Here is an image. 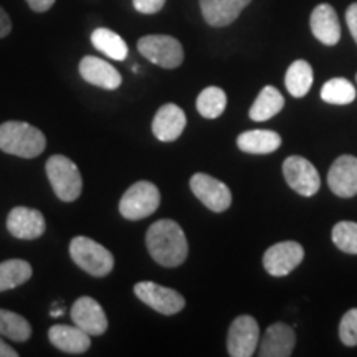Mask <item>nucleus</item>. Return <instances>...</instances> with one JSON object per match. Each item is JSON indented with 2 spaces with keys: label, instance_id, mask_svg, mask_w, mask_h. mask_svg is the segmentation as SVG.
Segmentation results:
<instances>
[{
  "label": "nucleus",
  "instance_id": "f257e3e1",
  "mask_svg": "<svg viewBox=\"0 0 357 357\" xmlns=\"http://www.w3.org/2000/svg\"><path fill=\"white\" fill-rule=\"evenodd\" d=\"M146 245L154 261L166 268L182 265L189 255L184 230L177 222L169 218L154 222L149 227L146 234Z\"/></svg>",
  "mask_w": 357,
  "mask_h": 357
},
{
  "label": "nucleus",
  "instance_id": "f03ea898",
  "mask_svg": "<svg viewBox=\"0 0 357 357\" xmlns=\"http://www.w3.org/2000/svg\"><path fill=\"white\" fill-rule=\"evenodd\" d=\"M47 147L45 134L32 124L22 121H7L0 124V151L19 155V158H37Z\"/></svg>",
  "mask_w": 357,
  "mask_h": 357
},
{
  "label": "nucleus",
  "instance_id": "7ed1b4c3",
  "mask_svg": "<svg viewBox=\"0 0 357 357\" xmlns=\"http://www.w3.org/2000/svg\"><path fill=\"white\" fill-rule=\"evenodd\" d=\"M70 255L83 271L98 278L109 275L114 268V258L109 250L88 236H75L71 240Z\"/></svg>",
  "mask_w": 357,
  "mask_h": 357
},
{
  "label": "nucleus",
  "instance_id": "20e7f679",
  "mask_svg": "<svg viewBox=\"0 0 357 357\" xmlns=\"http://www.w3.org/2000/svg\"><path fill=\"white\" fill-rule=\"evenodd\" d=\"M47 176L56 197L63 202H75L82 195V174L71 159L61 154L52 155L47 160Z\"/></svg>",
  "mask_w": 357,
  "mask_h": 357
},
{
  "label": "nucleus",
  "instance_id": "39448f33",
  "mask_svg": "<svg viewBox=\"0 0 357 357\" xmlns=\"http://www.w3.org/2000/svg\"><path fill=\"white\" fill-rule=\"evenodd\" d=\"M160 192L153 182L139 181L129 187L119 200V212L128 220H141L159 208Z\"/></svg>",
  "mask_w": 357,
  "mask_h": 357
},
{
  "label": "nucleus",
  "instance_id": "423d86ee",
  "mask_svg": "<svg viewBox=\"0 0 357 357\" xmlns=\"http://www.w3.org/2000/svg\"><path fill=\"white\" fill-rule=\"evenodd\" d=\"M137 50L146 60L160 68H177L184 61V48L181 42L169 35H146L137 42Z\"/></svg>",
  "mask_w": 357,
  "mask_h": 357
},
{
  "label": "nucleus",
  "instance_id": "0eeeda50",
  "mask_svg": "<svg viewBox=\"0 0 357 357\" xmlns=\"http://www.w3.org/2000/svg\"><path fill=\"white\" fill-rule=\"evenodd\" d=\"M134 294L139 300L153 307L154 311L160 312V314L172 316L181 312L185 307V300L181 293L172 288L160 287L153 281H141L134 287Z\"/></svg>",
  "mask_w": 357,
  "mask_h": 357
},
{
  "label": "nucleus",
  "instance_id": "6e6552de",
  "mask_svg": "<svg viewBox=\"0 0 357 357\" xmlns=\"http://www.w3.org/2000/svg\"><path fill=\"white\" fill-rule=\"evenodd\" d=\"M260 344V326L253 316L243 314L234 319L229 329L227 349L231 357H250Z\"/></svg>",
  "mask_w": 357,
  "mask_h": 357
},
{
  "label": "nucleus",
  "instance_id": "1a4fd4ad",
  "mask_svg": "<svg viewBox=\"0 0 357 357\" xmlns=\"http://www.w3.org/2000/svg\"><path fill=\"white\" fill-rule=\"evenodd\" d=\"M283 176L287 178V184L294 192L312 197L321 187V177L310 160L301 155H289L283 162Z\"/></svg>",
  "mask_w": 357,
  "mask_h": 357
},
{
  "label": "nucleus",
  "instance_id": "9d476101",
  "mask_svg": "<svg viewBox=\"0 0 357 357\" xmlns=\"http://www.w3.org/2000/svg\"><path fill=\"white\" fill-rule=\"evenodd\" d=\"M190 189L194 195L212 212H225L231 204V192L218 178L208 174H194L190 177Z\"/></svg>",
  "mask_w": 357,
  "mask_h": 357
},
{
  "label": "nucleus",
  "instance_id": "9b49d317",
  "mask_svg": "<svg viewBox=\"0 0 357 357\" xmlns=\"http://www.w3.org/2000/svg\"><path fill=\"white\" fill-rule=\"evenodd\" d=\"M305 258V248L298 242H280L271 245L263 255V266L271 276H287Z\"/></svg>",
  "mask_w": 357,
  "mask_h": 357
},
{
  "label": "nucleus",
  "instance_id": "f8f14e48",
  "mask_svg": "<svg viewBox=\"0 0 357 357\" xmlns=\"http://www.w3.org/2000/svg\"><path fill=\"white\" fill-rule=\"evenodd\" d=\"M71 319L89 336H101L108 329V318L102 306L89 296H82L71 306Z\"/></svg>",
  "mask_w": 357,
  "mask_h": 357
},
{
  "label": "nucleus",
  "instance_id": "ddd939ff",
  "mask_svg": "<svg viewBox=\"0 0 357 357\" xmlns=\"http://www.w3.org/2000/svg\"><path fill=\"white\" fill-rule=\"evenodd\" d=\"M47 223L37 208L15 207L8 213L7 230L19 240H37L45 234Z\"/></svg>",
  "mask_w": 357,
  "mask_h": 357
},
{
  "label": "nucleus",
  "instance_id": "4468645a",
  "mask_svg": "<svg viewBox=\"0 0 357 357\" xmlns=\"http://www.w3.org/2000/svg\"><path fill=\"white\" fill-rule=\"evenodd\" d=\"M328 185L337 197H354L357 195V158L341 155L334 160L328 172Z\"/></svg>",
  "mask_w": 357,
  "mask_h": 357
},
{
  "label": "nucleus",
  "instance_id": "2eb2a0df",
  "mask_svg": "<svg viewBox=\"0 0 357 357\" xmlns=\"http://www.w3.org/2000/svg\"><path fill=\"white\" fill-rule=\"evenodd\" d=\"M296 344V334L291 326L284 323H275L266 329L265 336L260 339L261 357H288L293 354Z\"/></svg>",
  "mask_w": 357,
  "mask_h": 357
},
{
  "label": "nucleus",
  "instance_id": "dca6fc26",
  "mask_svg": "<svg viewBox=\"0 0 357 357\" xmlns=\"http://www.w3.org/2000/svg\"><path fill=\"white\" fill-rule=\"evenodd\" d=\"M79 75L84 82L105 89H118L123 82L121 75L113 65L96 56H84L79 61Z\"/></svg>",
  "mask_w": 357,
  "mask_h": 357
},
{
  "label": "nucleus",
  "instance_id": "f3484780",
  "mask_svg": "<svg viewBox=\"0 0 357 357\" xmlns=\"http://www.w3.org/2000/svg\"><path fill=\"white\" fill-rule=\"evenodd\" d=\"M187 124L185 113L177 105L160 106L153 119V132L159 141L172 142L184 132Z\"/></svg>",
  "mask_w": 357,
  "mask_h": 357
},
{
  "label": "nucleus",
  "instance_id": "a211bd4d",
  "mask_svg": "<svg viewBox=\"0 0 357 357\" xmlns=\"http://www.w3.org/2000/svg\"><path fill=\"white\" fill-rule=\"evenodd\" d=\"M310 25L312 35L328 47L336 45L341 38V25H339L337 13L329 3H321L312 10Z\"/></svg>",
  "mask_w": 357,
  "mask_h": 357
},
{
  "label": "nucleus",
  "instance_id": "6ab92c4d",
  "mask_svg": "<svg viewBox=\"0 0 357 357\" xmlns=\"http://www.w3.org/2000/svg\"><path fill=\"white\" fill-rule=\"evenodd\" d=\"M48 339L58 351H63L66 354H83L91 346V336L78 326H52L48 331Z\"/></svg>",
  "mask_w": 357,
  "mask_h": 357
},
{
  "label": "nucleus",
  "instance_id": "aec40b11",
  "mask_svg": "<svg viewBox=\"0 0 357 357\" xmlns=\"http://www.w3.org/2000/svg\"><path fill=\"white\" fill-rule=\"evenodd\" d=\"M252 0H200L205 22L212 26H227L238 19Z\"/></svg>",
  "mask_w": 357,
  "mask_h": 357
},
{
  "label": "nucleus",
  "instance_id": "412c9836",
  "mask_svg": "<svg viewBox=\"0 0 357 357\" xmlns=\"http://www.w3.org/2000/svg\"><path fill=\"white\" fill-rule=\"evenodd\" d=\"M236 146L248 154H271L281 146V136L268 129H253L240 134Z\"/></svg>",
  "mask_w": 357,
  "mask_h": 357
},
{
  "label": "nucleus",
  "instance_id": "4be33fe9",
  "mask_svg": "<svg viewBox=\"0 0 357 357\" xmlns=\"http://www.w3.org/2000/svg\"><path fill=\"white\" fill-rule=\"evenodd\" d=\"M284 106V98L275 86H265L260 91V95L257 96L255 102L250 108V118L257 123L268 121V119L273 118L275 114H278Z\"/></svg>",
  "mask_w": 357,
  "mask_h": 357
},
{
  "label": "nucleus",
  "instance_id": "5701e85b",
  "mask_svg": "<svg viewBox=\"0 0 357 357\" xmlns=\"http://www.w3.org/2000/svg\"><path fill=\"white\" fill-rule=\"evenodd\" d=\"M288 93L294 98H303L307 95L312 86V68L305 60H296L289 65L284 77Z\"/></svg>",
  "mask_w": 357,
  "mask_h": 357
},
{
  "label": "nucleus",
  "instance_id": "b1692460",
  "mask_svg": "<svg viewBox=\"0 0 357 357\" xmlns=\"http://www.w3.org/2000/svg\"><path fill=\"white\" fill-rule=\"evenodd\" d=\"M32 273L33 270L30 263L19 258L0 263V293L26 283L32 278Z\"/></svg>",
  "mask_w": 357,
  "mask_h": 357
},
{
  "label": "nucleus",
  "instance_id": "393cba45",
  "mask_svg": "<svg viewBox=\"0 0 357 357\" xmlns=\"http://www.w3.org/2000/svg\"><path fill=\"white\" fill-rule=\"evenodd\" d=\"M91 43L95 45L96 50L105 53L106 56L113 58V60H126L128 45L118 33H114L113 30L96 29L95 32L91 33Z\"/></svg>",
  "mask_w": 357,
  "mask_h": 357
},
{
  "label": "nucleus",
  "instance_id": "a878e982",
  "mask_svg": "<svg viewBox=\"0 0 357 357\" xmlns=\"http://www.w3.org/2000/svg\"><path fill=\"white\" fill-rule=\"evenodd\" d=\"M0 336L17 342H25L32 336V326L24 316L13 311L0 310Z\"/></svg>",
  "mask_w": 357,
  "mask_h": 357
},
{
  "label": "nucleus",
  "instance_id": "bb28decb",
  "mask_svg": "<svg viewBox=\"0 0 357 357\" xmlns=\"http://www.w3.org/2000/svg\"><path fill=\"white\" fill-rule=\"evenodd\" d=\"M227 108V95L222 88L208 86L197 96V111L204 118L215 119Z\"/></svg>",
  "mask_w": 357,
  "mask_h": 357
},
{
  "label": "nucleus",
  "instance_id": "cd10ccee",
  "mask_svg": "<svg viewBox=\"0 0 357 357\" xmlns=\"http://www.w3.org/2000/svg\"><path fill=\"white\" fill-rule=\"evenodd\" d=\"M321 98L331 105H349L356 100V88L349 79L333 78L323 84Z\"/></svg>",
  "mask_w": 357,
  "mask_h": 357
},
{
  "label": "nucleus",
  "instance_id": "c85d7f7f",
  "mask_svg": "<svg viewBox=\"0 0 357 357\" xmlns=\"http://www.w3.org/2000/svg\"><path fill=\"white\" fill-rule=\"evenodd\" d=\"M333 242L341 252L357 255V223L339 222L333 229Z\"/></svg>",
  "mask_w": 357,
  "mask_h": 357
},
{
  "label": "nucleus",
  "instance_id": "c756f323",
  "mask_svg": "<svg viewBox=\"0 0 357 357\" xmlns=\"http://www.w3.org/2000/svg\"><path fill=\"white\" fill-rule=\"evenodd\" d=\"M339 337L346 346H357V307H352L342 316L339 324Z\"/></svg>",
  "mask_w": 357,
  "mask_h": 357
},
{
  "label": "nucleus",
  "instance_id": "7c9ffc66",
  "mask_svg": "<svg viewBox=\"0 0 357 357\" xmlns=\"http://www.w3.org/2000/svg\"><path fill=\"white\" fill-rule=\"evenodd\" d=\"M166 0H132V6L137 12L146 13V15H153L158 13L164 7Z\"/></svg>",
  "mask_w": 357,
  "mask_h": 357
},
{
  "label": "nucleus",
  "instance_id": "2f4dec72",
  "mask_svg": "<svg viewBox=\"0 0 357 357\" xmlns=\"http://www.w3.org/2000/svg\"><path fill=\"white\" fill-rule=\"evenodd\" d=\"M346 22H347V26H349L352 38H354V42L357 43V2L351 3L349 8H347Z\"/></svg>",
  "mask_w": 357,
  "mask_h": 357
},
{
  "label": "nucleus",
  "instance_id": "473e14b6",
  "mask_svg": "<svg viewBox=\"0 0 357 357\" xmlns=\"http://www.w3.org/2000/svg\"><path fill=\"white\" fill-rule=\"evenodd\" d=\"M12 32V20L8 17V13L0 7V38L7 37Z\"/></svg>",
  "mask_w": 357,
  "mask_h": 357
},
{
  "label": "nucleus",
  "instance_id": "72a5a7b5",
  "mask_svg": "<svg viewBox=\"0 0 357 357\" xmlns=\"http://www.w3.org/2000/svg\"><path fill=\"white\" fill-rule=\"evenodd\" d=\"M26 3H29L30 8H32L33 12H47L50 10L53 7V3H55V0H26Z\"/></svg>",
  "mask_w": 357,
  "mask_h": 357
},
{
  "label": "nucleus",
  "instance_id": "f704fd0d",
  "mask_svg": "<svg viewBox=\"0 0 357 357\" xmlns=\"http://www.w3.org/2000/svg\"><path fill=\"white\" fill-rule=\"evenodd\" d=\"M0 357H19V352L2 341V337H0Z\"/></svg>",
  "mask_w": 357,
  "mask_h": 357
},
{
  "label": "nucleus",
  "instance_id": "c9c22d12",
  "mask_svg": "<svg viewBox=\"0 0 357 357\" xmlns=\"http://www.w3.org/2000/svg\"><path fill=\"white\" fill-rule=\"evenodd\" d=\"M50 314L53 316V318H60V316L63 314V310H61V307H55V310H53Z\"/></svg>",
  "mask_w": 357,
  "mask_h": 357
}]
</instances>
